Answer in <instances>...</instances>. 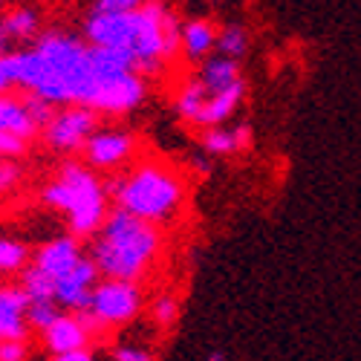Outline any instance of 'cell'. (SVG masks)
Segmentation results:
<instances>
[{"label":"cell","mask_w":361,"mask_h":361,"mask_svg":"<svg viewBox=\"0 0 361 361\" xmlns=\"http://www.w3.org/2000/svg\"><path fill=\"white\" fill-rule=\"evenodd\" d=\"M12 87L49 107H84L96 87L99 70L93 47L67 29H44L35 44L4 55Z\"/></svg>","instance_id":"6da1fadb"},{"label":"cell","mask_w":361,"mask_h":361,"mask_svg":"<svg viewBox=\"0 0 361 361\" xmlns=\"http://www.w3.org/2000/svg\"><path fill=\"white\" fill-rule=\"evenodd\" d=\"M179 26L173 6L147 0L128 12H93L81 20V38L90 47L122 52L133 61V70L147 81L162 75L179 58Z\"/></svg>","instance_id":"7a4b0ae2"},{"label":"cell","mask_w":361,"mask_h":361,"mask_svg":"<svg viewBox=\"0 0 361 361\" xmlns=\"http://www.w3.org/2000/svg\"><path fill=\"white\" fill-rule=\"evenodd\" d=\"M113 208L157 228L179 220L188 205V179L176 165L159 157H142L107 183Z\"/></svg>","instance_id":"3957f363"},{"label":"cell","mask_w":361,"mask_h":361,"mask_svg":"<svg viewBox=\"0 0 361 361\" xmlns=\"http://www.w3.org/2000/svg\"><path fill=\"white\" fill-rule=\"evenodd\" d=\"M162 249H165L162 228L136 220L125 212H118V208H110L104 226L90 240L87 257L96 263L102 278L142 283L159 263Z\"/></svg>","instance_id":"277c9868"},{"label":"cell","mask_w":361,"mask_h":361,"mask_svg":"<svg viewBox=\"0 0 361 361\" xmlns=\"http://www.w3.org/2000/svg\"><path fill=\"white\" fill-rule=\"evenodd\" d=\"M41 202L67 220V234L75 240H93L110 214L107 185L78 159L58 165L55 176L41 188Z\"/></svg>","instance_id":"5b68a950"},{"label":"cell","mask_w":361,"mask_h":361,"mask_svg":"<svg viewBox=\"0 0 361 361\" xmlns=\"http://www.w3.org/2000/svg\"><path fill=\"white\" fill-rule=\"evenodd\" d=\"M142 307H145V292L139 283L102 278L96 283L93 298H90V307L84 312L93 318L107 336L113 329H122V326L133 324L139 318Z\"/></svg>","instance_id":"8992f818"},{"label":"cell","mask_w":361,"mask_h":361,"mask_svg":"<svg viewBox=\"0 0 361 361\" xmlns=\"http://www.w3.org/2000/svg\"><path fill=\"white\" fill-rule=\"evenodd\" d=\"M99 128H102L99 125V116L93 110H84V107H58L38 136L44 139V145L49 150H55V154L73 157V154H81L87 139L93 136Z\"/></svg>","instance_id":"52a82bcc"},{"label":"cell","mask_w":361,"mask_h":361,"mask_svg":"<svg viewBox=\"0 0 361 361\" xmlns=\"http://www.w3.org/2000/svg\"><path fill=\"white\" fill-rule=\"evenodd\" d=\"M139 136L130 128H99L87 139L81 157L90 171H125L136 162Z\"/></svg>","instance_id":"ba28073f"},{"label":"cell","mask_w":361,"mask_h":361,"mask_svg":"<svg viewBox=\"0 0 361 361\" xmlns=\"http://www.w3.org/2000/svg\"><path fill=\"white\" fill-rule=\"evenodd\" d=\"M102 281L96 263L87 255L70 269L67 275H61L55 281V304L61 312H84L90 307V298H93L96 283Z\"/></svg>","instance_id":"9c48e42d"},{"label":"cell","mask_w":361,"mask_h":361,"mask_svg":"<svg viewBox=\"0 0 361 361\" xmlns=\"http://www.w3.org/2000/svg\"><path fill=\"white\" fill-rule=\"evenodd\" d=\"M84 257V249H81V240L70 237V234H58L47 243H41L29 260V266H35L38 272H44L47 278L58 281L61 275H67L70 269Z\"/></svg>","instance_id":"30bf717a"},{"label":"cell","mask_w":361,"mask_h":361,"mask_svg":"<svg viewBox=\"0 0 361 361\" xmlns=\"http://www.w3.org/2000/svg\"><path fill=\"white\" fill-rule=\"evenodd\" d=\"M217 32H220V26L212 18H205V15L185 18L183 26H179V58H185L188 64L208 61L217 49Z\"/></svg>","instance_id":"8fae6325"},{"label":"cell","mask_w":361,"mask_h":361,"mask_svg":"<svg viewBox=\"0 0 361 361\" xmlns=\"http://www.w3.org/2000/svg\"><path fill=\"white\" fill-rule=\"evenodd\" d=\"M246 93H249L246 78L237 81V84L228 87V90H220V93H208V99H205L200 116L194 118V128H200V130L226 128V122L240 110V104L246 102Z\"/></svg>","instance_id":"7c38bea8"},{"label":"cell","mask_w":361,"mask_h":361,"mask_svg":"<svg viewBox=\"0 0 361 361\" xmlns=\"http://www.w3.org/2000/svg\"><path fill=\"white\" fill-rule=\"evenodd\" d=\"M41 341L47 347L49 355H64V353H75V350H90V333L84 321L75 312H61L55 318V324L41 333Z\"/></svg>","instance_id":"4fadbf2b"},{"label":"cell","mask_w":361,"mask_h":361,"mask_svg":"<svg viewBox=\"0 0 361 361\" xmlns=\"http://www.w3.org/2000/svg\"><path fill=\"white\" fill-rule=\"evenodd\" d=\"M26 310H29V300L18 283L0 286V341H26L29 338Z\"/></svg>","instance_id":"5bb4252c"},{"label":"cell","mask_w":361,"mask_h":361,"mask_svg":"<svg viewBox=\"0 0 361 361\" xmlns=\"http://www.w3.org/2000/svg\"><path fill=\"white\" fill-rule=\"evenodd\" d=\"M255 136L249 125H234V128H214V130H200V147L202 154L212 157H234L246 154L252 147Z\"/></svg>","instance_id":"9a60e30c"},{"label":"cell","mask_w":361,"mask_h":361,"mask_svg":"<svg viewBox=\"0 0 361 361\" xmlns=\"http://www.w3.org/2000/svg\"><path fill=\"white\" fill-rule=\"evenodd\" d=\"M44 15L38 6H9L0 15V29L9 44H35L44 32Z\"/></svg>","instance_id":"2e32d148"},{"label":"cell","mask_w":361,"mask_h":361,"mask_svg":"<svg viewBox=\"0 0 361 361\" xmlns=\"http://www.w3.org/2000/svg\"><path fill=\"white\" fill-rule=\"evenodd\" d=\"M41 130L32 122V116H29V107H26L20 93L0 96V136H18V139L32 145V139Z\"/></svg>","instance_id":"e0dca14e"},{"label":"cell","mask_w":361,"mask_h":361,"mask_svg":"<svg viewBox=\"0 0 361 361\" xmlns=\"http://www.w3.org/2000/svg\"><path fill=\"white\" fill-rule=\"evenodd\" d=\"M197 78L202 81V87L208 90V93H220V90H228L237 81H243V67H240V61H228V58L212 55L208 61L200 64Z\"/></svg>","instance_id":"ac0fdd59"},{"label":"cell","mask_w":361,"mask_h":361,"mask_svg":"<svg viewBox=\"0 0 361 361\" xmlns=\"http://www.w3.org/2000/svg\"><path fill=\"white\" fill-rule=\"evenodd\" d=\"M205 99H208V90H205L202 81L194 75V78H188V81L179 84L176 96H173V110H176V116L183 118V122L194 125V118L200 116Z\"/></svg>","instance_id":"d6986e66"},{"label":"cell","mask_w":361,"mask_h":361,"mask_svg":"<svg viewBox=\"0 0 361 361\" xmlns=\"http://www.w3.org/2000/svg\"><path fill=\"white\" fill-rule=\"evenodd\" d=\"M150 324H154L159 333H173L179 318H183V300L173 292H159L150 300Z\"/></svg>","instance_id":"ffe728a7"},{"label":"cell","mask_w":361,"mask_h":361,"mask_svg":"<svg viewBox=\"0 0 361 361\" xmlns=\"http://www.w3.org/2000/svg\"><path fill=\"white\" fill-rule=\"evenodd\" d=\"M32 260V249L18 237H0V278H15Z\"/></svg>","instance_id":"44dd1931"},{"label":"cell","mask_w":361,"mask_h":361,"mask_svg":"<svg viewBox=\"0 0 361 361\" xmlns=\"http://www.w3.org/2000/svg\"><path fill=\"white\" fill-rule=\"evenodd\" d=\"M252 47V35L243 23H226L217 32V55L228 61H240Z\"/></svg>","instance_id":"7402d4cb"},{"label":"cell","mask_w":361,"mask_h":361,"mask_svg":"<svg viewBox=\"0 0 361 361\" xmlns=\"http://www.w3.org/2000/svg\"><path fill=\"white\" fill-rule=\"evenodd\" d=\"M18 286L23 289L29 304H55V281L47 278L44 272H38L35 266H26L23 269Z\"/></svg>","instance_id":"603a6c76"},{"label":"cell","mask_w":361,"mask_h":361,"mask_svg":"<svg viewBox=\"0 0 361 361\" xmlns=\"http://www.w3.org/2000/svg\"><path fill=\"white\" fill-rule=\"evenodd\" d=\"M58 315H61L58 304H29V310H26V326L35 329V333L41 336L44 329H49L55 324Z\"/></svg>","instance_id":"cb8c5ba5"},{"label":"cell","mask_w":361,"mask_h":361,"mask_svg":"<svg viewBox=\"0 0 361 361\" xmlns=\"http://www.w3.org/2000/svg\"><path fill=\"white\" fill-rule=\"evenodd\" d=\"M20 183H23V165L20 162H9V159H0V200L12 197Z\"/></svg>","instance_id":"d4e9b609"},{"label":"cell","mask_w":361,"mask_h":361,"mask_svg":"<svg viewBox=\"0 0 361 361\" xmlns=\"http://www.w3.org/2000/svg\"><path fill=\"white\" fill-rule=\"evenodd\" d=\"M110 358L113 361H159V355L154 350L142 347V344H116Z\"/></svg>","instance_id":"484cf974"},{"label":"cell","mask_w":361,"mask_h":361,"mask_svg":"<svg viewBox=\"0 0 361 361\" xmlns=\"http://www.w3.org/2000/svg\"><path fill=\"white\" fill-rule=\"evenodd\" d=\"M29 347L26 341H0V361H29Z\"/></svg>","instance_id":"4316f807"},{"label":"cell","mask_w":361,"mask_h":361,"mask_svg":"<svg viewBox=\"0 0 361 361\" xmlns=\"http://www.w3.org/2000/svg\"><path fill=\"white\" fill-rule=\"evenodd\" d=\"M49 361H96L93 350H75V353H64V355H49Z\"/></svg>","instance_id":"83f0119b"},{"label":"cell","mask_w":361,"mask_h":361,"mask_svg":"<svg viewBox=\"0 0 361 361\" xmlns=\"http://www.w3.org/2000/svg\"><path fill=\"white\" fill-rule=\"evenodd\" d=\"M12 78H9V73H6V64H4V55H0V96H6V93H12Z\"/></svg>","instance_id":"f1b7e54d"},{"label":"cell","mask_w":361,"mask_h":361,"mask_svg":"<svg viewBox=\"0 0 361 361\" xmlns=\"http://www.w3.org/2000/svg\"><path fill=\"white\" fill-rule=\"evenodd\" d=\"M205 361H228V355L223 350H212V353L205 355Z\"/></svg>","instance_id":"f546056e"},{"label":"cell","mask_w":361,"mask_h":361,"mask_svg":"<svg viewBox=\"0 0 361 361\" xmlns=\"http://www.w3.org/2000/svg\"><path fill=\"white\" fill-rule=\"evenodd\" d=\"M6 52H9V41L4 35V29H0V55H6Z\"/></svg>","instance_id":"4dcf8cb0"}]
</instances>
